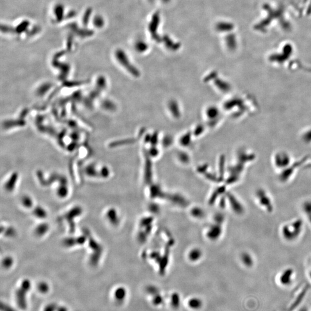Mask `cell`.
I'll return each instance as SVG.
<instances>
[{"label":"cell","instance_id":"obj_2","mask_svg":"<svg viewBox=\"0 0 311 311\" xmlns=\"http://www.w3.org/2000/svg\"><path fill=\"white\" fill-rule=\"evenodd\" d=\"M115 298L119 302H122L124 300L126 296V291L123 287H119L117 289L115 292Z\"/></svg>","mask_w":311,"mask_h":311},{"label":"cell","instance_id":"obj_6","mask_svg":"<svg viewBox=\"0 0 311 311\" xmlns=\"http://www.w3.org/2000/svg\"><path fill=\"white\" fill-rule=\"evenodd\" d=\"M146 292L151 296H155L159 294V290L155 286H149L146 288Z\"/></svg>","mask_w":311,"mask_h":311},{"label":"cell","instance_id":"obj_9","mask_svg":"<svg viewBox=\"0 0 311 311\" xmlns=\"http://www.w3.org/2000/svg\"><path fill=\"white\" fill-rule=\"evenodd\" d=\"M90 12H91V9H88L87 10V11H86L85 14V16L84 17V19H83V23H84V24L85 25H86V24H87V23L88 22V20H89V17H90Z\"/></svg>","mask_w":311,"mask_h":311},{"label":"cell","instance_id":"obj_5","mask_svg":"<svg viewBox=\"0 0 311 311\" xmlns=\"http://www.w3.org/2000/svg\"><path fill=\"white\" fill-rule=\"evenodd\" d=\"M63 8L62 5H57L55 8V13L57 16V19L58 21H61L62 19V16H63Z\"/></svg>","mask_w":311,"mask_h":311},{"label":"cell","instance_id":"obj_1","mask_svg":"<svg viewBox=\"0 0 311 311\" xmlns=\"http://www.w3.org/2000/svg\"><path fill=\"white\" fill-rule=\"evenodd\" d=\"M203 302L200 298L193 297L190 298L188 302V305L193 309H199L202 307Z\"/></svg>","mask_w":311,"mask_h":311},{"label":"cell","instance_id":"obj_10","mask_svg":"<svg viewBox=\"0 0 311 311\" xmlns=\"http://www.w3.org/2000/svg\"><path fill=\"white\" fill-rule=\"evenodd\" d=\"M54 308L52 307V306H50L49 307L47 308V309L46 308L45 311H54Z\"/></svg>","mask_w":311,"mask_h":311},{"label":"cell","instance_id":"obj_4","mask_svg":"<svg viewBox=\"0 0 311 311\" xmlns=\"http://www.w3.org/2000/svg\"><path fill=\"white\" fill-rule=\"evenodd\" d=\"M164 302V298L160 294H157L156 295L153 296V298L152 300V303L153 305L156 306H159L163 303Z\"/></svg>","mask_w":311,"mask_h":311},{"label":"cell","instance_id":"obj_3","mask_svg":"<svg viewBox=\"0 0 311 311\" xmlns=\"http://www.w3.org/2000/svg\"><path fill=\"white\" fill-rule=\"evenodd\" d=\"M171 304L174 309L179 308L180 305V296L177 293H174L171 297Z\"/></svg>","mask_w":311,"mask_h":311},{"label":"cell","instance_id":"obj_7","mask_svg":"<svg viewBox=\"0 0 311 311\" xmlns=\"http://www.w3.org/2000/svg\"><path fill=\"white\" fill-rule=\"evenodd\" d=\"M94 24L97 27H101L104 25L103 18L100 16H96L94 19Z\"/></svg>","mask_w":311,"mask_h":311},{"label":"cell","instance_id":"obj_8","mask_svg":"<svg viewBox=\"0 0 311 311\" xmlns=\"http://www.w3.org/2000/svg\"><path fill=\"white\" fill-rule=\"evenodd\" d=\"M39 289L41 293H46L48 290V286L46 283H41L39 285Z\"/></svg>","mask_w":311,"mask_h":311}]
</instances>
